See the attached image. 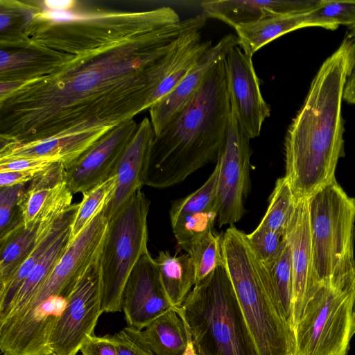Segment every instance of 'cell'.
<instances>
[{
    "instance_id": "cell-22",
    "label": "cell",
    "mask_w": 355,
    "mask_h": 355,
    "mask_svg": "<svg viewBox=\"0 0 355 355\" xmlns=\"http://www.w3.org/2000/svg\"><path fill=\"white\" fill-rule=\"evenodd\" d=\"M161 282L174 308H180L196 285L194 266L189 254L160 251L155 258Z\"/></svg>"
},
{
    "instance_id": "cell-5",
    "label": "cell",
    "mask_w": 355,
    "mask_h": 355,
    "mask_svg": "<svg viewBox=\"0 0 355 355\" xmlns=\"http://www.w3.org/2000/svg\"><path fill=\"white\" fill-rule=\"evenodd\" d=\"M177 310L198 355H259L224 265L196 284Z\"/></svg>"
},
{
    "instance_id": "cell-20",
    "label": "cell",
    "mask_w": 355,
    "mask_h": 355,
    "mask_svg": "<svg viewBox=\"0 0 355 355\" xmlns=\"http://www.w3.org/2000/svg\"><path fill=\"white\" fill-rule=\"evenodd\" d=\"M66 168L54 162L31 181L18 205L25 227L33 225L50 200L66 184Z\"/></svg>"
},
{
    "instance_id": "cell-37",
    "label": "cell",
    "mask_w": 355,
    "mask_h": 355,
    "mask_svg": "<svg viewBox=\"0 0 355 355\" xmlns=\"http://www.w3.org/2000/svg\"><path fill=\"white\" fill-rule=\"evenodd\" d=\"M343 100L355 105V42L349 41L347 55V76L343 88Z\"/></svg>"
},
{
    "instance_id": "cell-40",
    "label": "cell",
    "mask_w": 355,
    "mask_h": 355,
    "mask_svg": "<svg viewBox=\"0 0 355 355\" xmlns=\"http://www.w3.org/2000/svg\"><path fill=\"white\" fill-rule=\"evenodd\" d=\"M188 333H189V340H188L187 347V349H186V351H185L184 355H198L194 349V347H193V345L192 343V340H191V338L189 331H188Z\"/></svg>"
},
{
    "instance_id": "cell-28",
    "label": "cell",
    "mask_w": 355,
    "mask_h": 355,
    "mask_svg": "<svg viewBox=\"0 0 355 355\" xmlns=\"http://www.w3.org/2000/svg\"><path fill=\"white\" fill-rule=\"evenodd\" d=\"M268 267L271 272L280 312L293 332V277L291 253L287 242L278 258Z\"/></svg>"
},
{
    "instance_id": "cell-41",
    "label": "cell",
    "mask_w": 355,
    "mask_h": 355,
    "mask_svg": "<svg viewBox=\"0 0 355 355\" xmlns=\"http://www.w3.org/2000/svg\"><path fill=\"white\" fill-rule=\"evenodd\" d=\"M352 332L353 335L355 334V296L354 298L352 309Z\"/></svg>"
},
{
    "instance_id": "cell-10",
    "label": "cell",
    "mask_w": 355,
    "mask_h": 355,
    "mask_svg": "<svg viewBox=\"0 0 355 355\" xmlns=\"http://www.w3.org/2000/svg\"><path fill=\"white\" fill-rule=\"evenodd\" d=\"M249 139L231 111L227 135L216 163L218 164L217 223L233 225L245 214L244 200L250 188Z\"/></svg>"
},
{
    "instance_id": "cell-14",
    "label": "cell",
    "mask_w": 355,
    "mask_h": 355,
    "mask_svg": "<svg viewBox=\"0 0 355 355\" xmlns=\"http://www.w3.org/2000/svg\"><path fill=\"white\" fill-rule=\"evenodd\" d=\"M158 269L148 250L130 272L121 296V309L130 327L140 330L171 308Z\"/></svg>"
},
{
    "instance_id": "cell-29",
    "label": "cell",
    "mask_w": 355,
    "mask_h": 355,
    "mask_svg": "<svg viewBox=\"0 0 355 355\" xmlns=\"http://www.w3.org/2000/svg\"><path fill=\"white\" fill-rule=\"evenodd\" d=\"M218 171V164L216 163L213 172L198 189L171 203L169 211L171 223L189 214L213 209H217L216 196Z\"/></svg>"
},
{
    "instance_id": "cell-25",
    "label": "cell",
    "mask_w": 355,
    "mask_h": 355,
    "mask_svg": "<svg viewBox=\"0 0 355 355\" xmlns=\"http://www.w3.org/2000/svg\"><path fill=\"white\" fill-rule=\"evenodd\" d=\"M297 202V198L284 176L277 180L267 210L259 225L285 234Z\"/></svg>"
},
{
    "instance_id": "cell-8",
    "label": "cell",
    "mask_w": 355,
    "mask_h": 355,
    "mask_svg": "<svg viewBox=\"0 0 355 355\" xmlns=\"http://www.w3.org/2000/svg\"><path fill=\"white\" fill-rule=\"evenodd\" d=\"M150 202L137 190L109 220L99 257L102 279V311L119 312L127 279L148 250L147 217Z\"/></svg>"
},
{
    "instance_id": "cell-11",
    "label": "cell",
    "mask_w": 355,
    "mask_h": 355,
    "mask_svg": "<svg viewBox=\"0 0 355 355\" xmlns=\"http://www.w3.org/2000/svg\"><path fill=\"white\" fill-rule=\"evenodd\" d=\"M106 207L69 242L48 279L28 305L37 304L52 295L69 297L80 277L99 259L109 222Z\"/></svg>"
},
{
    "instance_id": "cell-43",
    "label": "cell",
    "mask_w": 355,
    "mask_h": 355,
    "mask_svg": "<svg viewBox=\"0 0 355 355\" xmlns=\"http://www.w3.org/2000/svg\"><path fill=\"white\" fill-rule=\"evenodd\" d=\"M47 355H55L54 353H51L49 354H47Z\"/></svg>"
},
{
    "instance_id": "cell-24",
    "label": "cell",
    "mask_w": 355,
    "mask_h": 355,
    "mask_svg": "<svg viewBox=\"0 0 355 355\" xmlns=\"http://www.w3.org/2000/svg\"><path fill=\"white\" fill-rule=\"evenodd\" d=\"M40 216L31 226L18 228L0 240V290L15 275L35 246Z\"/></svg>"
},
{
    "instance_id": "cell-26",
    "label": "cell",
    "mask_w": 355,
    "mask_h": 355,
    "mask_svg": "<svg viewBox=\"0 0 355 355\" xmlns=\"http://www.w3.org/2000/svg\"><path fill=\"white\" fill-rule=\"evenodd\" d=\"M116 188L115 175L83 193L71 225L70 241H72L110 201Z\"/></svg>"
},
{
    "instance_id": "cell-38",
    "label": "cell",
    "mask_w": 355,
    "mask_h": 355,
    "mask_svg": "<svg viewBox=\"0 0 355 355\" xmlns=\"http://www.w3.org/2000/svg\"><path fill=\"white\" fill-rule=\"evenodd\" d=\"M41 171H16L0 172V187L23 184L33 180Z\"/></svg>"
},
{
    "instance_id": "cell-12",
    "label": "cell",
    "mask_w": 355,
    "mask_h": 355,
    "mask_svg": "<svg viewBox=\"0 0 355 355\" xmlns=\"http://www.w3.org/2000/svg\"><path fill=\"white\" fill-rule=\"evenodd\" d=\"M252 58L236 46L224 60L231 111L249 139L260 135L263 122L270 115V105L260 91Z\"/></svg>"
},
{
    "instance_id": "cell-35",
    "label": "cell",
    "mask_w": 355,
    "mask_h": 355,
    "mask_svg": "<svg viewBox=\"0 0 355 355\" xmlns=\"http://www.w3.org/2000/svg\"><path fill=\"white\" fill-rule=\"evenodd\" d=\"M81 355H117L111 335L89 336L80 349Z\"/></svg>"
},
{
    "instance_id": "cell-32",
    "label": "cell",
    "mask_w": 355,
    "mask_h": 355,
    "mask_svg": "<svg viewBox=\"0 0 355 355\" xmlns=\"http://www.w3.org/2000/svg\"><path fill=\"white\" fill-rule=\"evenodd\" d=\"M23 184L0 187V240L24 225L18 205Z\"/></svg>"
},
{
    "instance_id": "cell-44",
    "label": "cell",
    "mask_w": 355,
    "mask_h": 355,
    "mask_svg": "<svg viewBox=\"0 0 355 355\" xmlns=\"http://www.w3.org/2000/svg\"><path fill=\"white\" fill-rule=\"evenodd\" d=\"M288 355H293V354H288Z\"/></svg>"
},
{
    "instance_id": "cell-6",
    "label": "cell",
    "mask_w": 355,
    "mask_h": 355,
    "mask_svg": "<svg viewBox=\"0 0 355 355\" xmlns=\"http://www.w3.org/2000/svg\"><path fill=\"white\" fill-rule=\"evenodd\" d=\"M312 270L315 284L355 272V199L336 180L309 198Z\"/></svg>"
},
{
    "instance_id": "cell-19",
    "label": "cell",
    "mask_w": 355,
    "mask_h": 355,
    "mask_svg": "<svg viewBox=\"0 0 355 355\" xmlns=\"http://www.w3.org/2000/svg\"><path fill=\"white\" fill-rule=\"evenodd\" d=\"M309 27L306 14L277 15L234 28L239 46L251 56L262 46L295 30Z\"/></svg>"
},
{
    "instance_id": "cell-30",
    "label": "cell",
    "mask_w": 355,
    "mask_h": 355,
    "mask_svg": "<svg viewBox=\"0 0 355 355\" xmlns=\"http://www.w3.org/2000/svg\"><path fill=\"white\" fill-rule=\"evenodd\" d=\"M218 211L213 209L184 216L171 223L178 250L187 251L190 246L213 230Z\"/></svg>"
},
{
    "instance_id": "cell-31",
    "label": "cell",
    "mask_w": 355,
    "mask_h": 355,
    "mask_svg": "<svg viewBox=\"0 0 355 355\" xmlns=\"http://www.w3.org/2000/svg\"><path fill=\"white\" fill-rule=\"evenodd\" d=\"M309 27L335 30L340 25L355 24V1L322 0L320 4L306 14Z\"/></svg>"
},
{
    "instance_id": "cell-17",
    "label": "cell",
    "mask_w": 355,
    "mask_h": 355,
    "mask_svg": "<svg viewBox=\"0 0 355 355\" xmlns=\"http://www.w3.org/2000/svg\"><path fill=\"white\" fill-rule=\"evenodd\" d=\"M155 135L148 117L138 124L116 171V188L105 209L112 219L130 197L146 185V173Z\"/></svg>"
},
{
    "instance_id": "cell-42",
    "label": "cell",
    "mask_w": 355,
    "mask_h": 355,
    "mask_svg": "<svg viewBox=\"0 0 355 355\" xmlns=\"http://www.w3.org/2000/svg\"><path fill=\"white\" fill-rule=\"evenodd\" d=\"M348 33H347V38H351L355 36V24L348 26Z\"/></svg>"
},
{
    "instance_id": "cell-45",
    "label": "cell",
    "mask_w": 355,
    "mask_h": 355,
    "mask_svg": "<svg viewBox=\"0 0 355 355\" xmlns=\"http://www.w3.org/2000/svg\"><path fill=\"white\" fill-rule=\"evenodd\" d=\"M3 355H5V354H3Z\"/></svg>"
},
{
    "instance_id": "cell-7",
    "label": "cell",
    "mask_w": 355,
    "mask_h": 355,
    "mask_svg": "<svg viewBox=\"0 0 355 355\" xmlns=\"http://www.w3.org/2000/svg\"><path fill=\"white\" fill-rule=\"evenodd\" d=\"M354 296L355 272L319 286L294 327L293 355H347Z\"/></svg>"
},
{
    "instance_id": "cell-39",
    "label": "cell",
    "mask_w": 355,
    "mask_h": 355,
    "mask_svg": "<svg viewBox=\"0 0 355 355\" xmlns=\"http://www.w3.org/2000/svg\"><path fill=\"white\" fill-rule=\"evenodd\" d=\"M41 2L45 9L58 12H70L78 3L74 0H45Z\"/></svg>"
},
{
    "instance_id": "cell-33",
    "label": "cell",
    "mask_w": 355,
    "mask_h": 355,
    "mask_svg": "<svg viewBox=\"0 0 355 355\" xmlns=\"http://www.w3.org/2000/svg\"><path fill=\"white\" fill-rule=\"evenodd\" d=\"M247 237L256 253L268 266L278 258L286 244L285 234L259 225Z\"/></svg>"
},
{
    "instance_id": "cell-4",
    "label": "cell",
    "mask_w": 355,
    "mask_h": 355,
    "mask_svg": "<svg viewBox=\"0 0 355 355\" xmlns=\"http://www.w3.org/2000/svg\"><path fill=\"white\" fill-rule=\"evenodd\" d=\"M222 244L224 266L259 355L293 354L294 334L280 312L269 267L234 226Z\"/></svg>"
},
{
    "instance_id": "cell-36",
    "label": "cell",
    "mask_w": 355,
    "mask_h": 355,
    "mask_svg": "<svg viewBox=\"0 0 355 355\" xmlns=\"http://www.w3.org/2000/svg\"><path fill=\"white\" fill-rule=\"evenodd\" d=\"M55 162L44 159L13 158L0 159V172L16 171H41Z\"/></svg>"
},
{
    "instance_id": "cell-18",
    "label": "cell",
    "mask_w": 355,
    "mask_h": 355,
    "mask_svg": "<svg viewBox=\"0 0 355 355\" xmlns=\"http://www.w3.org/2000/svg\"><path fill=\"white\" fill-rule=\"evenodd\" d=\"M322 0H218L201 3L207 18L220 20L234 28L277 15H304L316 8Z\"/></svg>"
},
{
    "instance_id": "cell-16",
    "label": "cell",
    "mask_w": 355,
    "mask_h": 355,
    "mask_svg": "<svg viewBox=\"0 0 355 355\" xmlns=\"http://www.w3.org/2000/svg\"><path fill=\"white\" fill-rule=\"evenodd\" d=\"M239 45L236 35L227 34L211 46L193 65L178 85L150 109V122L155 136L161 133L201 86L211 67L225 58Z\"/></svg>"
},
{
    "instance_id": "cell-21",
    "label": "cell",
    "mask_w": 355,
    "mask_h": 355,
    "mask_svg": "<svg viewBox=\"0 0 355 355\" xmlns=\"http://www.w3.org/2000/svg\"><path fill=\"white\" fill-rule=\"evenodd\" d=\"M71 226L67 228L33 268L15 295L0 324L15 318L42 287L67 249L70 242Z\"/></svg>"
},
{
    "instance_id": "cell-1",
    "label": "cell",
    "mask_w": 355,
    "mask_h": 355,
    "mask_svg": "<svg viewBox=\"0 0 355 355\" xmlns=\"http://www.w3.org/2000/svg\"><path fill=\"white\" fill-rule=\"evenodd\" d=\"M169 6L145 11L35 12L0 42V144L35 146L67 168L118 125L154 105L169 80L168 53L202 28Z\"/></svg>"
},
{
    "instance_id": "cell-27",
    "label": "cell",
    "mask_w": 355,
    "mask_h": 355,
    "mask_svg": "<svg viewBox=\"0 0 355 355\" xmlns=\"http://www.w3.org/2000/svg\"><path fill=\"white\" fill-rule=\"evenodd\" d=\"M187 253L191 257L194 266L196 284L224 265L222 236L213 230L193 243Z\"/></svg>"
},
{
    "instance_id": "cell-23",
    "label": "cell",
    "mask_w": 355,
    "mask_h": 355,
    "mask_svg": "<svg viewBox=\"0 0 355 355\" xmlns=\"http://www.w3.org/2000/svg\"><path fill=\"white\" fill-rule=\"evenodd\" d=\"M142 334L155 355H184L186 351L189 333L176 308L152 320Z\"/></svg>"
},
{
    "instance_id": "cell-15",
    "label": "cell",
    "mask_w": 355,
    "mask_h": 355,
    "mask_svg": "<svg viewBox=\"0 0 355 355\" xmlns=\"http://www.w3.org/2000/svg\"><path fill=\"white\" fill-rule=\"evenodd\" d=\"M285 238L291 253L295 327L308 300L319 287L315 284L312 270L309 198H297Z\"/></svg>"
},
{
    "instance_id": "cell-9",
    "label": "cell",
    "mask_w": 355,
    "mask_h": 355,
    "mask_svg": "<svg viewBox=\"0 0 355 355\" xmlns=\"http://www.w3.org/2000/svg\"><path fill=\"white\" fill-rule=\"evenodd\" d=\"M102 311V279L99 259L80 277L51 337L55 355H76L84 340L94 334Z\"/></svg>"
},
{
    "instance_id": "cell-13",
    "label": "cell",
    "mask_w": 355,
    "mask_h": 355,
    "mask_svg": "<svg viewBox=\"0 0 355 355\" xmlns=\"http://www.w3.org/2000/svg\"><path fill=\"white\" fill-rule=\"evenodd\" d=\"M137 125L134 119L121 123L66 168V182L73 194L83 193L114 175Z\"/></svg>"
},
{
    "instance_id": "cell-2",
    "label": "cell",
    "mask_w": 355,
    "mask_h": 355,
    "mask_svg": "<svg viewBox=\"0 0 355 355\" xmlns=\"http://www.w3.org/2000/svg\"><path fill=\"white\" fill-rule=\"evenodd\" d=\"M349 41L345 38L322 64L287 130L284 177L297 198H309L335 180L345 155L341 107Z\"/></svg>"
},
{
    "instance_id": "cell-34",
    "label": "cell",
    "mask_w": 355,
    "mask_h": 355,
    "mask_svg": "<svg viewBox=\"0 0 355 355\" xmlns=\"http://www.w3.org/2000/svg\"><path fill=\"white\" fill-rule=\"evenodd\" d=\"M117 355H155L142 330L128 326L111 335Z\"/></svg>"
},
{
    "instance_id": "cell-3",
    "label": "cell",
    "mask_w": 355,
    "mask_h": 355,
    "mask_svg": "<svg viewBox=\"0 0 355 355\" xmlns=\"http://www.w3.org/2000/svg\"><path fill=\"white\" fill-rule=\"evenodd\" d=\"M224 60L211 67L199 89L155 137L146 185L170 187L216 162L231 116Z\"/></svg>"
}]
</instances>
